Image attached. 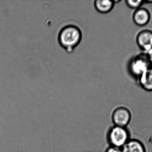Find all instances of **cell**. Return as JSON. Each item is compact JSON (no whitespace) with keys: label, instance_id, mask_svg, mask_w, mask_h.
<instances>
[{"label":"cell","instance_id":"6da1fadb","mask_svg":"<svg viewBox=\"0 0 152 152\" xmlns=\"http://www.w3.org/2000/svg\"><path fill=\"white\" fill-rule=\"evenodd\" d=\"M82 37V31L79 26L74 24H68L59 30L58 41L66 52L71 53L79 46Z\"/></svg>","mask_w":152,"mask_h":152},{"label":"cell","instance_id":"7a4b0ae2","mask_svg":"<svg viewBox=\"0 0 152 152\" xmlns=\"http://www.w3.org/2000/svg\"><path fill=\"white\" fill-rule=\"evenodd\" d=\"M151 66L147 54L143 52L136 55L131 60L128 66V70L132 76L138 79Z\"/></svg>","mask_w":152,"mask_h":152},{"label":"cell","instance_id":"3957f363","mask_svg":"<svg viewBox=\"0 0 152 152\" xmlns=\"http://www.w3.org/2000/svg\"><path fill=\"white\" fill-rule=\"evenodd\" d=\"M107 139L110 146L121 148L130 139V133L126 127L114 125L108 131Z\"/></svg>","mask_w":152,"mask_h":152},{"label":"cell","instance_id":"277c9868","mask_svg":"<svg viewBox=\"0 0 152 152\" xmlns=\"http://www.w3.org/2000/svg\"><path fill=\"white\" fill-rule=\"evenodd\" d=\"M112 118L114 125L127 127L131 120V113L128 108L119 107L114 110Z\"/></svg>","mask_w":152,"mask_h":152},{"label":"cell","instance_id":"5b68a950","mask_svg":"<svg viewBox=\"0 0 152 152\" xmlns=\"http://www.w3.org/2000/svg\"><path fill=\"white\" fill-rule=\"evenodd\" d=\"M136 42L139 48L145 53H147L152 49V31H140L137 35Z\"/></svg>","mask_w":152,"mask_h":152},{"label":"cell","instance_id":"8992f818","mask_svg":"<svg viewBox=\"0 0 152 152\" xmlns=\"http://www.w3.org/2000/svg\"><path fill=\"white\" fill-rule=\"evenodd\" d=\"M151 18L150 12L147 9L140 7L135 10L132 15V19L135 24L138 26L146 25Z\"/></svg>","mask_w":152,"mask_h":152},{"label":"cell","instance_id":"52a82bcc","mask_svg":"<svg viewBox=\"0 0 152 152\" xmlns=\"http://www.w3.org/2000/svg\"><path fill=\"white\" fill-rule=\"evenodd\" d=\"M122 152H146L143 143L138 140L130 139L122 147Z\"/></svg>","mask_w":152,"mask_h":152},{"label":"cell","instance_id":"ba28073f","mask_svg":"<svg viewBox=\"0 0 152 152\" xmlns=\"http://www.w3.org/2000/svg\"><path fill=\"white\" fill-rule=\"evenodd\" d=\"M138 80L143 89L147 91H152V66L146 70Z\"/></svg>","mask_w":152,"mask_h":152},{"label":"cell","instance_id":"9c48e42d","mask_svg":"<svg viewBox=\"0 0 152 152\" xmlns=\"http://www.w3.org/2000/svg\"><path fill=\"white\" fill-rule=\"evenodd\" d=\"M94 7L96 10L101 14L110 12L114 7V1L112 0H96L94 1Z\"/></svg>","mask_w":152,"mask_h":152},{"label":"cell","instance_id":"30bf717a","mask_svg":"<svg viewBox=\"0 0 152 152\" xmlns=\"http://www.w3.org/2000/svg\"><path fill=\"white\" fill-rule=\"evenodd\" d=\"M125 2L128 7L135 10L141 7V6L144 3L143 0H126Z\"/></svg>","mask_w":152,"mask_h":152},{"label":"cell","instance_id":"8fae6325","mask_svg":"<svg viewBox=\"0 0 152 152\" xmlns=\"http://www.w3.org/2000/svg\"><path fill=\"white\" fill-rule=\"evenodd\" d=\"M105 152H122L121 148L110 146L106 150Z\"/></svg>","mask_w":152,"mask_h":152},{"label":"cell","instance_id":"7c38bea8","mask_svg":"<svg viewBox=\"0 0 152 152\" xmlns=\"http://www.w3.org/2000/svg\"><path fill=\"white\" fill-rule=\"evenodd\" d=\"M146 53L147 54L148 57L150 64H151V66H152V49Z\"/></svg>","mask_w":152,"mask_h":152},{"label":"cell","instance_id":"4fadbf2b","mask_svg":"<svg viewBox=\"0 0 152 152\" xmlns=\"http://www.w3.org/2000/svg\"><path fill=\"white\" fill-rule=\"evenodd\" d=\"M144 3L146 4H152V0H148V1H144Z\"/></svg>","mask_w":152,"mask_h":152}]
</instances>
